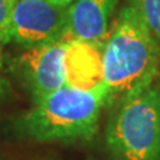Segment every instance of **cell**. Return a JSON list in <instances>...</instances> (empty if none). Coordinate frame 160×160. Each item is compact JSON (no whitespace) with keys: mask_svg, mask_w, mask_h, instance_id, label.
<instances>
[{"mask_svg":"<svg viewBox=\"0 0 160 160\" xmlns=\"http://www.w3.org/2000/svg\"><path fill=\"white\" fill-rule=\"evenodd\" d=\"M119 0H75L68 7L64 40L103 47Z\"/></svg>","mask_w":160,"mask_h":160,"instance_id":"6","label":"cell"},{"mask_svg":"<svg viewBox=\"0 0 160 160\" xmlns=\"http://www.w3.org/2000/svg\"><path fill=\"white\" fill-rule=\"evenodd\" d=\"M104 106H108V100L103 83L91 89L64 86L35 103L20 116L18 128L42 143L89 140L98 131Z\"/></svg>","mask_w":160,"mask_h":160,"instance_id":"2","label":"cell"},{"mask_svg":"<svg viewBox=\"0 0 160 160\" xmlns=\"http://www.w3.org/2000/svg\"><path fill=\"white\" fill-rule=\"evenodd\" d=\"M106 139L116 160H160V88L116 103Z\"/></svg>","mask_w":160,"mask_h":160,"instance_id":"3","label":"cell"},{"mask_svg":"<svg viewBox=\"0 0 160 160\" xmlns=\"http://www.w3.org/2000/svg\"><path fill=\"white\" fill-rule=\"evenodd\" d=\"M56 4H60V6H64V7H69L71 4L75 2V0H52Z\"/></svg>","mask_w":160,"mask_h":160,"instance_id":"10","label":"cell"},{"mask_svg":"<svg viewBox=\"0 0 160 160\" xmlns=\"http://www.w3.org/2000/svg\"><path fill=\"white\" fill-rule=\"evenodd\" d=\"M16 0H0V44L9 43V24H11L12 8Z\"/></svg>","mask_w":160,"mask_h":160,"instance_id":"8","label":"cell"},{"mask_svg":"<svg viewBox=\"0 0 160 160\" xmlns=\"http://www.w3.org/2000/svg\"><path fill=\"white\" fill-rule=\"evenodd\" d=\"M160 44V0H128Z\"/></svg>","mask_w":160,"mask_h":160,"instance_id":"7","label":"cell"},{"mask_svg":"<svg viewBox=\"0 0 160 160\" xmlns=\"http://www.w3.org/2000/svg\"><path fill=\"white\" fill-rule=\"evenodd\" d=\"M68 7L52 0H16L8 39L24 49L64 40Z\"/></svg>","mask_w":160,"mask_h":160,"instance_id":"4","label":"cell"},{"mask_svg":"<svg viewBox=\"0 0 160 160\" xmlns=\"http://www.w3.org/2000/svg\"><path fill=\"white\" fill-rule=\"evenodd\" d=\"M69 42L60 40L26 49L16 60L18 73L33 103L67 86V53Z\"/></svg>","mask_w":160,"mask_h":160,"instance_id":"5","label":"cell"},{"mask_svg":"<svg viewBox=\"0 0 160 160\" xmlns=\"http://www.w3.org/2000/svg\"><path fill=\"white\" fill-rule=\"evenodd\" d=\"M160 44L128 2L112 22L102 49L108 106L143 92L159 73Z\"/></svg>","mask_w":160,"mask_h":160,"instance_id":"1","label":"cell"},{"mask_svg":"<svg viewBox=\"0 0 160 160\" xmlns=\"http://www.w3.org/2000/svg\"><path fill=\"white\" fill-rule=\"evenodd\" d=\"M3 64H4L3 49H2V44H0V96H3V95L6 93V89H7V82L3 76Z\"/></svg>","mask_w":160,"mask_h":160,"instance_id":"9","label":"cell"}]
</instances>
